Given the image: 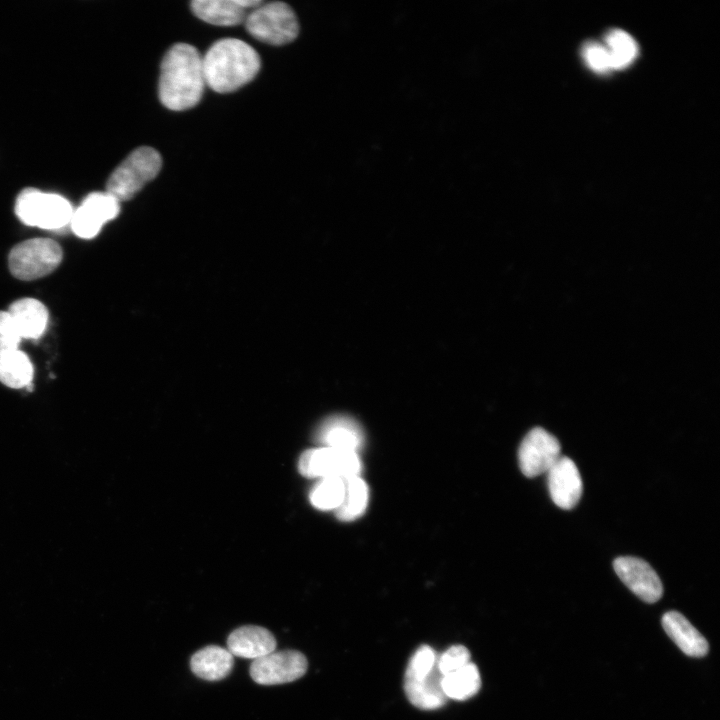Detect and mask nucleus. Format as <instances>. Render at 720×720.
<instances>
[{
	"label": "nucleus",
	"mask_w": 720,
	"mask_h": 720,
	"mask_svg": "<svg viewBox=\"0 0 720 720\" xmlns=\"http://www.w3.org/2000/svg\"><path fill=\"white\" fill-rule=\"evenodd\" d=\"M206 86L202 56L187 43H176L165 53L158 84L161 103L173 111L197 105Z\"/></svg>",
	"instance_id": "1"
},
{
	"label": "nucleus",
	"mask_w": 720,
	"mask_h": 720,
	"mask_svg": "<svg viewBox=\"0 0 720 720\" xmlns=\"http://www.w3.org/2000/svg\"><path fill=\"white\" fill-rule=\"evenodd\" d=\"M206 85L218 93L233 92L258 73L261 61L256 50L237 38L213 43L202 56Z\"/></svg>",
	"instance_id": "2"
},
{
	"label": "nucleus",
	"mask_w": 720,
	"mask_h": 720,
	"mask_svg": "<svg viewBox=\"0 0 720 720\" xmlns=\"http://www.w3.org/2000/svg\"><path fill=\"white\" fill-rule=\"evenodd\" d=\"M162 167L159 152L149 146L133 150L111 173L106 192L119 202L130 200L143 186L154 179Z\"/></svg>",
	"instance_id": "3"
},
{
	"label": "nucleus",
	"mask_w": 720,
	"mask_h": 720,
	"mask_svg": "<svg viewBox=\"0 0 720 720\" xmlns=\"http://www.w3.org/2000/svg\"><path fill=\"white\" fill-rule=\"evenodd\" d=\"M244 24L252 37L269 45L288 44L299 34L295 12L280 1L263 2L248 13Z\"/></svg>",
	"instance_id": "4"
},
{
	"label": "nucleus",
	"mask_w": 720,
	"mask_h": 720,
	"mask_svg": "<svg viewBox=\"0 0 720 720\" xmlns=\"http://www.w3.org/2000/svg\"><path fill=\"white\" fill-rule=\"evenodd\" d=\"M73 207L61 195L26 188L16 199L15 212L26 225L58 230L70 224Z\"/></svg>",
	"instance_id": "5"
},
{
	"label": "nucleus",
	"mask_w": 720,
	"mask_h": 720,
	"mask_svg": "<svg viewBox=\"0 0 720 720\" xmlns=\"http://www.w3.org/2000/svg\"><path fill=\"white\" fill-rule=\"evenodd\" d=\"M63 256L60 245L52 239L34 238L16 245L9 254V269L21 280H34L51 273Z\"/></svg>",
	"instance_id": "6"
},
{
	"label": "nucleus",
	"mask_w": 720,
	"mask_h": 720,
	"mask_svg": "<svg viewBox=\"0 0 720 720\" xmlns=\"http://www.w3.org/2000/svg\"><path fill=\"white\" fill-rule=\"evenodd\" d=\"M358 453L321 446L306 450L299 458V472L308 478L336 477L347 479L361 472Z\"/></svg>",
	"instance_id": "7"
},
{
	"label": "nucleus",
	"mask_w": 720,
	"mask_h": 720,
	"mask_svg": "<svg viewBox=\"0 0 720 720\" xmlns=\"http://www.w3.org/2000/svg\"><path fill=\"white\" fill-rule=\"evenodd\" d=\"M561 456L558 439L541 427L530 430L523 438L518 461L521 472L529 478L547 473Z\"/></svg>",
	"instance_id": "8"
},
{
	"label": "nucleus",
	"mask_w": 720,
	"mask_h": 720,
	"mask_svg": "<svg viewBox=\"0 0 720 720\" xmlns=\"http://www.w3.org/2000/svg\"><path fill=\"white\" fill-rule=\"evenodd\" d=\"M307 659L299 651L272 652L253 660L250 676L261 685H277L301 678L307 670Z\"/></svg>",
	"instance_id": "9"
},
{
	"label": "nucleus",
	"mask_w": 720,
	"mask_h": 720,
	"mask_svg": "<svg viewBox=\"0 0 720 720\" xmlns=\"http://www.w3.org/2000/svg\"><path fill=\"white\" fill-rule=\"evenodd\" d=\"M120 202L108 192H92L74 209L70 226L80 238L95 237L102 226L117 217Z\"/></svg>",
	"instance_id": "10"
},
{
	"label": "nucleus",
	"mask_w": 720,
	"mask_h": 720,
	"mask_svg": "<svg viewBox=\"0 0 720 720\" xmlns=\"http://www.w3.org/2000/svg\"><path fill=\"white\" fill-rule=\"evenodd\" d=\"M620 580L641 600L647 603L658 601L663 594L662 582L654 569L643 559L622 556L613 562Z\"/></svg>",
	"instance_id": "11"
},
{
	"label": "nucleus",
	"mask_w": 720,
	"mask_h": 720,
	"mask_svg": "<svg viewBox=\"0 0 720 720\" xmlns=\"http://www.w3.org/2000/svg\"><path fill=\"white\" fill-rule=\"evenodd\" d=\"M548 489L553 502L564 510L574 508L583 492L582 478L576 464L560 456L547 472Z\"/></svg>",
	"instance_id": "12"
},
{
	"label": "nucleus",
	"mask_w": 720,
	"mask_h": 720,
	"mask_svg": "<svg viewBox=\"0 0 720 720\" xmlns=\"http://www.w3.org/2000/svg\"><path fill=\"white\" fill-rule=\"evenodd\" d=\"M318 444L354 451L356 453L363 447L364 432L360 424L352 417L334 415L323 420L314 434Z\"/></svg>",
	"instance_id": "13"
},
{
	"label": "nucleus",
	"mask_w": 720,
	"mask_h": 720,
	"mask_svg": "<svg viewBox=\"0 0 720 720\" xmlns=\"http://www.w3.org/2000/svg\"><path fill=\"white\" fill-rule=\"evenodd\" d=\"M261 0H194L192 12L202 21L217 26L244 23L248 13L261 5Z\"/></svg>",
	"instance_id": "14"
},
{
	"label": "nucleus",
	"mask_w": 720,
	"mask_h": 720,
	"mask_svg": "<svg viewBox=\"0 0 720 720\" xmlns=\"http://www.w3.org/2000/svg\"><path fill=\"white\" fill-rule=\"evenodd\" d=\"M227 649L233 656L257 659L274 652L276 640L272 633L260 626H242L230 633Z\"/></svg>",
	"instance_id": "15"
},
{
	"label": "nucleus",
	"mask_w": 720,
	"mask_h": 720,
	"mask_svg": "<svg viewBox=\"0 0 720 720\" xmlns=\"http://www.w3.org/2000/svg\"><path fill=\"white\" fill-rule=\"evenodd\" d=\"M662 626L684 654L691 657L707 654L709 646L706 639L681 613L666 612L662 617Z\"/></svg>",
	"instance_id": "16"
},
{
	"label": "nucleus",
	"mask_w": 720,
	"mask_h": 720,
	"mask_svg": "<svg viewBox=\"0 0 720 720\" xmlns=\"http://www.w3.org/2000/svg\"><path fill=\"white\" fill-rule=\"evenodd\" d=\"M21 338L38 339L46 330L48 311L40 301L23 298L13 302L8 311Z\"/></svg>",
	"instance_id": "17"
},
{
	"label": "nucleus",
	"mask_w": 720,
	"mask_h": 720,
	"mask_svg": "<svg viewBox=\"0 0 720 720\" xmlns=\"http://www.w3.org/2000/svg\"><path fill=\"white\" fill-rule=\"evenodd\" d=\"M443 675L437 667L422 678H404V690L411 704L421 710H436L446 701L442 689Z\"/></svg>",
	"instance_id": "18"
},
{
	"label": "nucleus",
	"mask_w": 720,
	"mask_h": 720,
	"mask_svg": "<svg viewBox=\"0 0 720 720\" xmlns=\"http://www.w3.org/2000/svg\"><path fill=\"white\" fill-rule=\"evenodd\" d=\"M233 663V655L228 649L210 645L192 655L190 667L192 672L199 678L217 681L230 674Z\"/></svg>",
	"instance_id": "19"
},
{
	"label": "nucleus",
	"mask_w": 720,
	"mask_h": 720,
	"mask_svg": "<svg viewBox=\"0 0 720 720\" xmlns=\"http://www.w3.org/2000/svg\"><path fill=\"white\" fill-rule=\"evenodd\" d=\"M441 685L447 699L467 700L480 690L479 670L474 663L470 662L456 671L443 675Z\"/></svg>",
	"instance_id": "20"
},
{
	"label": "nucleus",
	"mask_w": 720,
	"mask_h": 720,
	"mask_svg": "<svg viewBox=\"0 0 720 720\" xmlns=\"http://www.w3.org/2000/svg\"><path fill=\"white\" fill-rule=\"evenodd\" d=\"M33 379V365L28 356L15 350L0 356V381L14 389L29 388Z\"/></svg>",
	"instance_id": "21"
},
{
	"label": "nucleus",
	"mask_w": 720,
	"mask_h": 720,
	"mask_svg": "<svg viewBox=\"0 0 720 720\" xmlns=\"http://www.w3.org/2000/svg\"><path fill=\"white\" fill-rule=\"evenodd\" d=\"M345 481V493L341 505L335 510L339 520L352 521L359 518L366 510L369 491L366 482L358 476H352Z\"/></svg>",
	"instance_id": "22"
},
{
	"label": "nucleus",
	"mask_w": 720,
	"mask_h": 720,
	"mask_svg": "<svg viewBox=\"0 0 720 720\" xmlns=\"http://www.w3.org/2000/svg\"><path fill=\"white\" fill-rule=\"evenodd\" d=\"M609 52L611 70H621L629 66L638 54L635 40L627 32L619 29L609 31L605 37Z\"/></svg>",
	"instance_id": "23"
},
{
	"label": "nucleus",
	"mask_w": 720,
	"mask_h": 720,
	"mask_svg": "<svg viewBox=\"0 0 720 720\" xmlns=\"http://www.w3.org/2000/svg\"><path fill=\"white\" fill-rule=\"evenodd\" d=\"M345 493V481L341 478H321L311 489V504L323 511L336 510L342 503Z\"/></svg>",
	"instance_id": "24"
},
{
	"label": "nucleus",
	"mask_w": 720,
	"mask_h": 720,
	"mask_svg": "<svg viewBox=\"0 0 720 720\" xmlns=\"http://www.w3.org/2000/svg\"><path fill=\"white\" fill-rule=\"evenodd\" d=\"M438 654L428 645L420 646L411 656L404 678H422L437 667Z\"/></svg>",
	"instance_id": "25"
},
{
	"label": "nucleus",
	"mask_w": 720,
	"mask_h": 720,
	"mask_svg": "<svg viewBox=\"0 0 720 720\" xmlns=\"http://www.w3.org/2000/svg\"><path fill=\"white\" fill-rule=\"evenodd\" d=\"M470 652L463 645H454L438 655V669L442 675L456 671L470 663Z\"/></svg>",
	"instance_id": "26"
},
{
	"label": "nucleus",
	"mask_w": 720,
	"mask_h": 720,
	"mask_svg": "<svg viewBox=\"0 0 720 720\" xmlns=\"http://www.w3.org/2000/svg\"><path fill=\"white\" fill-rule=\"evenodd\" d=\"M21 336L7 311H0V356L18 350Z\"/></svg>",
	"instance_id": "27"
},
{
	"label": "nucleus",
	"mask_w": 720,
	"mask_h": 720,
	"mask_svg": "<svg viewBox=\"0 0 720 720\" xmlns=\"http://www.w3.org/2000/svg\"><path fill=\"white\" fill-rule=\"evenodd\" d=\"M583 57L595 72L605 73L611 70L609 52L605 45L594 41L587 42L583 47Z\"/></svg>",
	"instance_id": "28"
}]
</instances>
